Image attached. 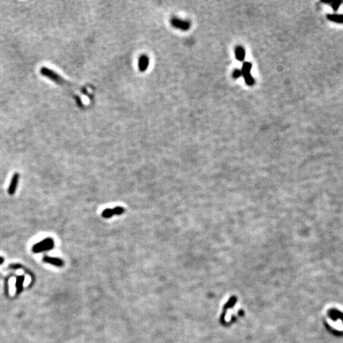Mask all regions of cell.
I'll list each match as a JSON object with an SVG mask.
<instances>
[{"label": "cell", "instance_id": "cell-1", "mask_svg": "<svg viewBox=\"0 0 343 343\" xmlns=\"http://www.w3.org/2000/svg\"><path fill=\"white\" fill-rule=\"evenodd\" d=\"M250 69H251V64L249 62H246L243 64L242 69V74L243 76L245 77L246 82L248 85H252L253 84V79L252 78L250 75Z\"/></svg>", "mask_w": 343, "mask_h": 343}, {"label": "cell", "instance_id": "cell-2", "mask_svg": "<svg viewBox=\"0 0 343 343\" xmlns=\"http://www.w3.org/2000/svg\"><path fill=\"white\" fill-rule=\"evenodd\" d=\"M171 24L173 27L181 30H187L190 28V23L187 21H183L176 18H173L171 20Z\"/></svg>", "mask_w": 343, "mask_h": 343}, {"label": "cell", "instance_id": "cell-3", "mask_svg": "<svg viewBox=\"0 0 343 343\" xmlns=\"http://www.w3.org/2000/svg\"><path fill=\"white\" fill-rule=\"evenodd\" d=\"M124 212V209L122 207H115L114 209H106L103 211L102 215L104 218H110L114 215H120Z\"/></svg>", "mask_w": 343, "mask_h": 343}, {"label": "cell", "instance_id": "cell-4", "mask_svg": "<svg viewBox=\"0 0 343 343\" xmlns=\"http://www.w3.org/2000/svg\"><path fill=\"white\" fill-rule=\"evenodd\" d=\"M50 245H54L53 240L52 238H45V239L42 240V242H38V243L34 245L33 247V251L34 253H37L39 249L44 248L45 246H50Z\"/></svg>", "mask_w": 343, "mask_h": 343}, {"label": "cell", "instance_id": "cell-5", "mask_svg": "<svg viewBox=\"0 0 343 343\" xmlns=\"http://www.w3.org/2000/svg\"><path fill=\"white\" fill-rule=\"evenodd\" d=\"M18 179H19V175H18V173L14 174V176H12V179H11V184H10L9 189H8V192H9L10 195H13V194H14V192H15L16 187H17V184H18Z\"/></svg>", "mask_w": 343, "mask_h": 343}, {"label": "cell", "instance_id": "cell-6", "mask_svg": "<svg viewBox=\"0 0 343 343\" xmlns=\"http://www.w3.org/2000/svg\"><path fill=\"white\" fill-rule=\"evenodd\" d=\"M45 262L48 263V264H52L56 266L61 267L64 265V262L63 261L59 258H56V257H45L43 259Z\"/></svg>", "mask_w": 343, "mask_h": 343}, {"label": "cell", "instance_id": "cell-7", "mask_svg": "<svg viewBox=\"0 0 343 343\" xmlns=\"http://www.w3.org/2000/svg\"><path fill=\"white\" fill-rule=\"evenodd\" d=\"M148 66H149V59L148 57L145 55H142L138 60V68L139 70L141 72H144L147 69Z\"/></svg>", "mask_w": 343, "mask_h": 343}, {"label": "cell", "instance_id": "cell-8", "mask_svg": "<svg viewBox=\"0 0 343 343\" xmlns=\"http://www.w3.org/2000/svg\"><path fill=\"white\" fill-rule=\"evenodd\" d=\"M25 277L23 276H20V277H17V280H16V289H17V294L21 293L22 290V284L24 282Z\"/></svg>", "mask_w": 343, "mask_h": 343}, {"label": "cell", "instance_id": "cell-9", "mask_svg": "<svg viewBox=\"0 0 343 343\" xmlns=\"http://www.w3.org/2000/svg\"><path fill=\"white\" fill-rule=\"evenodd\" d=\"M235 55H236V58H237L238 60H241V61L243 60L245 57L244 49H243L242 47H238L235 50Z\"/></svg>", "mask_w": 343, "mask_h": 343}, {"label": "cell", "instance_id": "cell-10", "mask_svg": "<svg viewBox=\"0 0 343 343\" xmlns=\"http://www.w3.org/2000/svg\"><path fill=\"white\" fill-rule=\"evenodd\" d=\"M242 75V71L238 70V69H236V70L234 71V72H233V78H235V79H237V78L240 77Z\"/></svg>", "mask_w": 343, "mask_h": 343}, {"label": "cell", "instance_id": "cell-11", "mask_svg": "<svg viewBox=\"0 0 343 343\" xmlns=\"http://www.w3.org/2000/svg\"><path fill=\"white\" fill-rule=\"evenodd\" d=\"M3 261H4V259H3L2 257H0V264L3 263Z\"/></svg>", "mask_w": 343, "mask_h": 343}]
</instances>
